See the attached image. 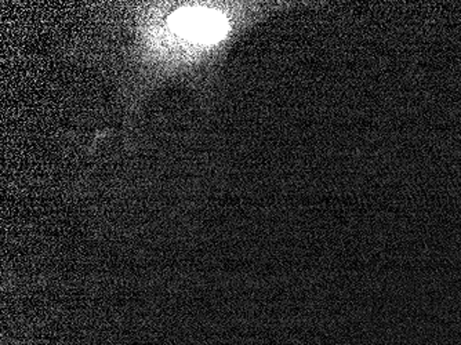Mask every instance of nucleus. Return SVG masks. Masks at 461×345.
Returning a JSON list of instances; mask_svg holds the SVG:
<instances>
[{
  "mask_svg": "<svg viewBox=\"0 0 461 345\" xmlns=\"http://www.w3.org/2000/svg\"><path fill=\"white\" fill-rule=\"evenodd\" d=\"M169 21L170 25L180 35L209 46L219 45L227 41L234 28L230 14L224 10L211 7L178 10Z\"/></svg>",
  "mask_w": 461,
  "mask_h": 345,
  "instance_id": "1",
  "label": "nucleus"
}]
</instances>
